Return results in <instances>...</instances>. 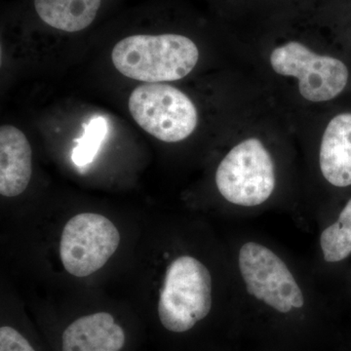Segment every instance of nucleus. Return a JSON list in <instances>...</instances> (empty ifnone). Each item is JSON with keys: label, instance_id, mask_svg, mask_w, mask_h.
<instances>
[{"label": "nucleus", "instance_id": "nucleus-4", "mask_svg": "<svg viewBox=\"0 0 351 351\" xmlns=\"http://www.w3.org/2000/svg\"><path fill=\"white\" fill-rule=\"evenodd\" d=\"M129 110L141 128L166 143L189 138L198 122L193 101L181 90L162 83L136 88L129 98Z\"/></svg>", "mask_w": 351, "mask_h": 351}, {"label": "nucleus", "instance_id": "nucleus-2", "mask_svg": "<svg viewBox=\"0 0 351 351\" xmlns=\"http://www.w3.org/2000/svg\"><path fill=\"white\" fill-rule=\"evenodd\" d=\"M212 277L197 258L182 256L166 270L159 294L158 316L168 331L184 332L207 317L212 308Z\"/></svg>", "mask_w": 351, "mask_h": 351}, {"label": "nucleus", "instance_id": "nucleus-13", "mask_svg": "<svg viewBox=\"0 0 351 351\" xmlns=\"http://www.w3.org/2000/svg\"><path fill=\"white\" fill-rule=\"evenodd\" d=\"M108 123L104 117H94L84 125L82 137L76 138V147L73 152V161L83 167L91 163L107 135Z\"/></svg>", "mask_w": 351, "mask_h": 351}, {"label": "nucleus", "instance_id": "nucleus-8", "mask_svg": "<svg viewBox=\"0 0 351 351\" xmlns=\"http://www.w3.org/2000/svg\"><path fill=\"white\" fill-rule=\"evenodd\" d=\"M123 328L112 314L82 316L66 328L62 336L63 351H121L125 345Z\"/></svg>", "mask_w": 351, "mask_h": 351}, {"label": "nucleus", "instance_id": "nucleus-14", "mask_svg": "<svg viewBox=\"0 0 351 351\" xmlns=\"http://www.w3.org/2000/svg\"><path fill=\"white\" fill-rule=\"evenodd\" d=\"M0 351H36L29 341L12 327L0 328Z\"/></svg>", "mask_w": 351, "mask_h": 351}, {"label": "nucleus", "instance_id": "nucleus-12", "mask_svg": "<svg viewBox=\"0 0 351 351\" xmlns=\"http://www.w3.org/2000/svg\"><path fill=\"white\" fill-rule=\"evenodd\" d=\"M320 247L328 263H339L351 256V197L338 217L321 233Z\"/></svg>", "mask_w": 351, "mask_h": 351}, {"label": "nucleus", "instance_id": "nucleus-6", "mask_svg": "<svg viewBox=\"0 0 351 351\" xmlns=\"http://www.w3.org/2000/svg\"><path fill=\"white\" fill-rule=\"evenodd\" d=\"M119 243V230L110 219L100 214H78L64 226L60 257L71 276L86 277L108 263Z\"/></svg>", "mask_w": 351, "mask_h": 351}, {"label": "nucleus", "instance_id": "nucleus-1", "mask_svg": "<svg viewBox=\"0 0 351 351\" xmlns=\"http://www.w3.org/2000/svg\"><path fill=\"white\" fill-rule=\"evenodd\" d=\"M112 62L122 75L147 83L175 82L191 73L199 59L197 46L180 34L132 36L112 50Z\"/></svg>", "mask_w": 351, "mask_h": 351}, {"label": "nucleus", "instance_id": "nucleus-7", "mask_svg": "<svg viewBox=\"0 0 351 351\" xmlns=\"http://www.w3.org/2000/svg\"><path fill=\"white\" fill-rule=\"evenodd\" d=\"M270 64L278 75L297 77L300 93L311 101L336 98L348 82V69L343 62L315 54L295 41L272 51Z\"/></svg>", "mask_w": 351, "mask_h": 351}, {"label": "nucleus", "instance_id": "nucleus-9", "mask_svg": "<svg viewBox=\"0 0 351 351\" xmlns=\"http://www.w3.org/2000/svg\"><path fill=\"white\" fill-rule=\"evenodd\" d=\"M32 174V152L25 134L16 127L0 128V193L5 197L22 195Z\"/></svg>", "mask_w": 351, "mask_h": 351}, {"label": "nucleus", "instance_id": "nucleus-3", "mask_svg": "<svg viewBox=\"0 0 351 351\" xmlns=\"http://www.w3.org/2000/svg\"><path fill=\"white\" fill-rule=\"evenodd\" d=\"M276 182L271 156L258 138H248L233 147L216 172L219 193L239 206L263 204L274 193Z\"/></svg>", "mask_w": 351, "mask_h": 351}, {"label": "nucleus", "instance_id": "nucleus-11", "mask_svg": "<svg viewBox=\"0 0 351 351\" xmlns=\"http://www.w3.org/2000/svg\"><path fill=\"white\" fill-rule=\"evenodd\" d=\"M101 0H34L40 19L60 31L75 32L93 23Z\"/></svg>", "mask_w": 351, "mask_h": 351}, {"label": "nucleus", "instance_id": "nucleus-5", "mask_svg": "<svg viewBox=\"0 0 351 351\" xmlns=\"http://www.w3.org/2000/svg\"><path fill=\"white\" fill-rule=\"evenodd\" d=\"M240 274L247 292L281 313L302 308L304 297L282 258L257 242H247L239 254Z\"/></svg>", "mask_w": 351, "mask_h": 351}, {"label": "nucleus", "instance_id": "nucleus-10", "mask_svg": "<svg viewBox=\"0 0 351 351\" xmlns=\"http://www.w3.org/2000/svg\"><path fill=\"white\" fill-rule=\"evenodd\" d=\"M320 170L336 188L351 186V113L337 115L328 124L321 142Z\"/></svg>", "mask_w": 351, "mask_h": 351}]
</instances>
